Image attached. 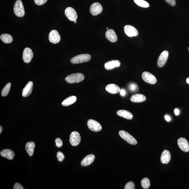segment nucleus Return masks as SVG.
<instances>
[{
    "instance_id": "f03ea898",
    "label": "nucleus",
    "mask_w": 189,
    "mask_h": 189,
    "mask_svg": "<svg viewBox=\"0 0 189 189\" xmlns=\"http://www.w3.org/2000/svg\"><path fill=\"white\" fill-rule=\"evenodd\" d=\"M91 55L89 54H81L75 56L71 59L72 64H76L88 62L91 60Z\"/></svg>"
},
{
    "instance_id": "dca6fc26",
    "label": "nucleus",
    "mask_w": 189,
    "mask_h": 189,
    "mask_svg": "<svg viewBox=\"0 0 189 189\" xmlns=\"http://www.w3.org/2000/svg\"><path fill=\"white\" fill-rule=\"evenodd\" d=\"M33 88V83L29 81L24 88L22 92V96L24 97H28L31 94Z\"/></svg>"
},
{
    "instance_id": "6e6552de",
    "label": "nucleus",
    "mask_w": 189,
    "mask_h": 189,
    "mask_svg": "<svg viewBox=\"0 0 189 189\" xmlns=\"http://www.w3.org/2000/svg\"><path fill=\"white\" fill-rule=\"evenodd\" d=\"M65 14L68 19L71 21H74L78 18V15L75 10L70 7L66 8Z\"/></svg>"
},
{
    "instance_id": "37998d69",
    "label": "nucleus",
    "mask_w": 189,
    "mask_h": 189,
    "mask_svg": "<svg viewBox=\"0 0 189 189\" xmlns=\"http://www.w3.org/2000/svg\"><path fill=\"white\" fill-rule=\"evenodd\" d=\"M107 29H108V28H107Z\"/></svg>"
},
{
    "instance_id": "9d476101",
    "label": "nucleus",
    "mask_w": 189,
    "mask_h": 189,
    "mask_svg": "<svg viewBox=\"0 0 189 189\" xmlns=\"http://www.w3.org/2000/svg\"><path fill=\"white\" fill-rule=\"evenodd\" d=\"M124 31L126 35L130 37L137 36L138 34L136 28L130 25H127L124 26Z\"/></svg>"
},
{
    "instance_id": "7ed1b4c3",
    "label": "nucleus",
    "mask_w": 189,
    "mask_h": 189,
    "mask_svg": "<svg viewBox=\"0 0 189 189\" xmlns=\"http://www.w3.org/2000/svg\"><path fill=\"white\" fill-rule=\"evenodd\" d=\"M14 12L16 16L21 17L24 16L25 11L23 3L21 0H17L15 4Z\"/></svg>"
},
{
    "instance_id": "cd10ccee",
    "label": "nucleus",
    "mask_w": 189,
    "mask_h": 189,
    "mask_svg": "<svg viewBox=\"0 0 189 189\" xmlns=\"http://www.w3.org/2000/svg\"><path fill=\"white\" fill-rule=\"evenodd\" d=\"M134 3L138 6L144 8L149 7V4L144 0H134Z\"/></svg>"
},
{
    "instance_id": "a211bd4d",
    "label": "nucleus",
    "mask_w": 189,
    "mask_h": 189,
    "mask_svg": "<svg viewBox=\"0 0 189 189\" xmlns=\"http://www.w3.org/2000/svg\"><path fill=\"white\" fill-rule=\"evenodd\" d=\"M95 159V156L93 154L88 155L82 160L81 163L82 166L89 165L93 163Z\"/></svg>"
},
{
    "instance_id": "72a5a7b5",
    "label": "nucleus",
    "mask_w": 189,
    "mask_h": 189,
    "mask_svg": "<svg viewBox=\"0 0 189 189\" xmlns=\"http://www.w3.org/2000/svg\"><path fill=\"white\" fill-rule=\"evenodd\" d=\"M47 1L48 0H34V1L37 5L42 6L46 3Z\"/></svg>"
},
{
    "instance_id": "c756f323",
    "label": "nucleus",
    "mask_w": 189,
    "mask_h": 189,
    "mask_svg": "<svg viewBox=\"0 0 189 189\" xmlns=\"http://www.w3.org/2000/svg\"><path fill=\"white\" fill-rule=\"evenodd\" d=\"M125 189H135V184L132 181H130L126 184L125 185Z\"/></svg>"
},
{
    "instance_id": "ea45409f",
    "label": "nucleus",
    "mask_w": 189,
    "mask_h": 189,
    "mask_svg": "<svg viewBox=\"0 0 189 189\" xmlns=\"http://www.w3.org/2000/svg\"><path fill=\"white\" fill-rule=\"evenodd\" d=\"M2 127L1 126H0V134H1V132L2 131Z\"/></svg>"
},
{
    "instance_id": "e433bc0d",
    "label": "nucleus",
    "mask_w": 189,
    "mask_h": 189,
    "mask_svg": "<svg viewBox=\"0 0 189 189\" xmlns=\"http://www.w3.org/2000/svg\"><path fill=\"white\" fill-rule=\"evenodd\" d=\"M165 120L167 121L168 122L170 121L171 120V118H170V117L169 116L167 115L165 116Z\"/></svg>"
},
{
    "instance_id": "7c9ffc66",
    "label": "nucleus",
    "mask_w": 189,
    "mask_h": 189,
    "mask_svg": "<svg viewBox=\"0 0 189 189\" xmlns=\"http://www.w3.org/2000/svg\"><path fill=\"white\" fill-rule=\"evenodd\" d=\"M57 158L59 161H62L64 158V156L62 152L59 151L57 154Z\"/></svg>"
},
{
    "instance_id": "4be33fe9",
    "label": "nucleus",
    "mask_w": 189,
    "mask_h": 189,
    "mask_svg": "<svg viewBox=\"0 0 189 189\" xmlns=\"http://www.w3.org/2000/svg\"><path fill=\"white\" fill-rule=\"evenodd\" d=\"M117 114L120 117L127 119V120H131L133 117L132 114L130 112L126 110H118L117 112Z\"/></svg>"
},
{
    "instance_id": "393cba45",
    "label": "nucleus",
    "mask_w": 189,
    "mask_h": 189,
    "mask_svg": "<svg viewBox=\"0 0 189 189\" xmlns=\"http://www.w3.org/2000/svg\"><path fill=\"white\" fill-rule=\"evenodd\" d=\"M35 147V144L33 142H30L27 143L25 146V148L27 152L30 156H33Z\"/></svg>"
},
{
    "instance_id": "2f4dec72",
    "label": "nucleus",
    "mask_w": 189,
    "mask_h": 189,
    "mask_svg": "<svg viewBox=\"0 0 189 189\" xmlns=\"http://www.w3.org/2000/svg\"><path fill=\"white\" fill-rule=\"evenodd\" d=\"M129 88L131 91H134L137 89L138 86L135 83H131L129 85Z\"/></svg>"
},
{
    "instance_id": "a878e982",
    "label": "nucleus",
    "mask_w": 189,
    "mask_h": 189,
    "mask_svg": "<svg viewBox=\"0 0 189 189\" xmlns=\"http://www.w3.org/2000/svg\"><path fill=\"white\" fill-rule=\"evenodd\" d=\"M0 38L3 42L6 44L11 43L13 40L12 36L8 34H2L1 35Z\"/></svg>"
},
{
    "instance_id": "2eb2a0df",
    "label": "nucleus",
    "mask_w": 189,
    "mask_h": 189,
    "mask_svg": "<svg viewBox=\"0 0 189 189\" xmlns=\"http://www.w3.org/2000/svg\"><path fill=\"white\" fill-rule=\"evenodd\" d=\"M120 61L118 60H113L105 63V68L107 70H111L120 67Z\"/></svg>"
},
{
    "instance_id": "58836bf2",
    "label": "nucleus",
    "mask_w": 189,
    "mask_h": 189,
    "mask_svg": "<svg viewBox=\"0 0 189 189\" xmlns=\"http://www.w3.org/2000/svg\"><path fill=\"white\" fill-rule=\"evenodd\" d=\"M120 94L122 95V96H124L125 94V92L123 89H122L120 90Z\"/></svg>"
},
{
    "instance_id": "423d86ee",
    "label": "nucleus",
    "mask_w": 189,
    "mask_h": 189,
    "mask_svg": "<svg viewBox=\"0 0 189 189\" xmlns=\"http://www.w3.org/2000/svg\"><path fill=\"white\" fill-rule=\"evenodd\" d=\"M81 137L79 132H73L70 136L69 142L73 146H78L81 142Z\"/></svg>"
},
{
    "instance_id": "f8f14e48",
    "label": "nucleus",
    "mask_w": 189,
    "mask_h": 189,
    "mask_svg": "<svg viewBox=\"0 0 189 189\" xmlns=\"http://www.w3.org/2000/svg\"><path fill=\"white\" fill-rule=\"evenodd\" d=\"M60 36L59 32L56 30H52L49 35V40L53 44H57L60 42Z\"/></svg>"
},
{
    "instance_id": "f257e3e1",
    "label": "nucleus",
    "mask_w": 189,
    "mask_h": 189,
    "mask_svg": "<svg viewBox=\"0 0 189 189\" xmlns=\"http://www.w3.org/2000/svg\"><path fill=\"white\" fill-rule=\"evenodd\" d=\"M84 79V75L81 73H76L69 75L65 78V80L69 83H78L83 81Z\"/></svg>"
},
{
    "instance_id": "1a4fd4ad",
    "label": "nucleus",
    "mask_w": 189,
    "mask_h": 189,
    "mask_svg": "<svg viewBox=\"0 0 189 189\" xmlns=\"http://www.w3.org/2000/svg\"><path fill=\"white\" fill-rule=\"evenodd\" d=\"M90 10L92 15L96 16L101 13L103 11V7L100 3H95L91 5Z\"/></svg>"
},
{
    "instance_id": "bb28decb",
    "label": "nucleus",
    "mask_w": 189,
    "mask_h": 189,
    "mask_svg": "<svg viewBox=\"0 0 189 189\" xmlns=\"http://www.w3.org/2000/svg\"><path fill=\"white\" fill-rule=\"evenodd\" d=\"M141 184L142 188L147 189L150 186V182L149 179L145 178L143 179L141 182Z\"/></svg>"
},
{
    "instance_id": "20e7f679",
    "label": "nucleus",
    "mask_w": 189,
    "mask_h": 189,
    "mask_svg": "<svg viewBox=\"0 0 189 189\" xmlns=\"http://www.w3.org/2000/svg\"><path fill=\"white\" fill-rule=\"evenodd\" d=\"M119 134L121 137L129 144L132 145H135L137 144V141L134 137L125 131H120L119 132Z\"/></svg>"
},
{
    "instance_id": "a19ab883",
    "label": "nucleus",
    "mask_w": 189,
    "mask_h": 189,
    "mask_svg": "<svg viewBox=\"0 0 189 189\" xmlns=\"http://www.w3.org/2000/svg\"><path fill=\"white\" fill-rule=\"evenodd\" d=\"M186 82L188 84H189V78H187L186 79Z\"/></svg>"
},
{
    "instance_id": "b1692460",
    "label": "nucleus",
    "mask_w": 189,
    "mask_h": 189,
    "mask_svg": "<svg viewBox=\"0 0 189 189\" xmlns=\"http://www.w3.org/2000/svg\"><path fill=\"white\" fill-rule=\"evenodd\" d=\"M76 97L75 96H72L68 97L62 102V105L63 106L67 107L69 106L74 103L76 101Z\"/></svg>"
},
{
    "instance_id": "9b49d317",
    "label": "nucleus",
    "mask_w": 189,
    "mask_h": 189,
    "mask_svg": "<svg viewBox=\"0 0 189 189\" xmlns=\"http://www.w3.org/2000/svg\"><path fill=\"white\" fill-rule=\"evenodd\" d=\"M168 52L167 51H164L161 53L158 58L157 65L159 67H162L165 64L168 57Z\"/></svg>"
},
{
    "instance_id": "5701e85b",
    "label": "nucleus",
    "mask_w": 189,
    "mask_h": 189,
    "mask_svg": "<svg viewBox=\"0 0 189 189\" xmlns=\"http://www.w3.org/2000/svg\"><path fill=\"white\" fill-rule=\"evenodd\" d=\"M146 98L142 94H136L132 95L130 98L131 101L134 103H140L145 101Z\"/></svg>"
},
{
    "instance_id": "79ce46f5",
    "label": "nucleus",
    "mask_w": 189,
    "mask_h": 189,
    "mask_svg": "<svg viewBox=\"0 0 189 189\" xmlns=\"http://www.w3.org/2000/svg\"><path fill=\"white\" fill-rule=\"evenodd\" d=\"M76 22H77V21H76V20H75V21H74V23H76Z\"/></svg>"
},
{
    "instance_id": "39448f33",
    "label": "nucleus",
    "mask_w": 189,
    "mask_h": 189,
    "mask_svg": "<svg viewBox=\"0 0 189 189\" xmlns=\"http://www.w3.org/2000/svg\"><path fill=\"white\" fill-rule=\"evenodd\" d=\"M142 78L144 81L150 84H155L157 82V80L155 76L147 71H144L143 73Z\"/></svg>"
},
{
    "instance_id": "f704fd0d",
    "label": "nucleus",
    "mask_w": 189,
    "mask_h": 189,
    "mask_svg": "<svg viewBox=\"0 0 189 189\" xmlns=\"http://www.w3.org/2000/svg\"><path fill=\"white\" fill-rule=\"evenodd\" d=\"M166 2L172 6H174L176 5L175 0H165Z\"/></svg>"
},
{
    "instance_id": "4c0bfd02",
    "label": "nucleus",
    "mask_w": 189,
    "mask_h": 189,
    "mask_svg": "<svg viewBox=\"0 0 189 189\" xmlns=\"http://www.w3.org/2000/svg\"><path fill=\"white\" fill-rule=\"evenodd\" d=\"M175 115L178 116L179 114V110L178 109H175L174 110Z\"/></svg>"
},
{
    "instance_id": "f3484780",
    "label": "nucleus",
    "mask_w": 189,
    "mask_h": 189,
    "mask_svg": "<svg viewBox=\"0 0 189 189\" xmlns=\"http://www.w3.org/2000/svg\"><path fill=\"white\" fill-rule=\"evenodd\" d=\"M107 39L112 42H115L117 40V37L114 30L112 29L108 30L105 33Z\"/></svg>"
},
{
    "instance_id": "473e14b6",
    "label": "nucleus",
    "mask_w": 189,
    "mask_h": 189,
    "mask_svg": "<svg viewBox=\"0 0 189 189\" xmlns=\"http://www.w3.org/2000/svg\"><path fill=\"white\" fill-rule=\"evenodd\" d=\"M56 145L57 147H61L63 145V142L62 140L60 138H57L55 140Z\"/></svg>"
},
{
    "instance_id": "c03bdc74",
    "label": "nucleus",
    "mask_w": 189,
    "mask_h": 189,
    "mask_svg": "<svg viewBox=\"0 0 189 189\" xmlns=\"http://www.w3.org/2000/svg\"><path fill=\"white\" fill-rule=\"evenodd\" d=\"M188 51H189V48L188 49Z\"/></svg>"
},
{
    "instance_id": "4468645a",
    "label": "nucleus",
    "mask_w": 189,
    "mask_h": 189,
    "mask_svg": "<svg viewBox=\"0 0 189 189\" xmlns=\"http://www.w3.org/2000/svg\"><path fill=\"white\" fill-rule=\"evenodd\" d=\"M33 53L29 48L27 47L24 49L23 53L24 62L26 63L30 62L33 58Z\"/></svg>"
},
{
    "instance_id": "aec40b11",
    "label": "nucleus",
    "mask_w": 189,
    "mask_h": 189,
    "mask_svg": "<svg viewBox=\"0 0 189 189\" xmlns=\"http://www.w3.org/2000/svg\"><path fill=\"white\" fill-rule=\"evenodd\" d=\"M105 89L107 92L112 94H116L120 91V87L114 84H110L107 85Z\"/></svg>"
},
{
    "instance_id": "c85d7f7f",
    "label": "nucleus",
    "mask_w": 189,
    "mask_h": 189,
    "mask_svg": "<svg viewBox=\"0 0 189 189\" xmlns=\"http://www.w3.org/2000/svg\"><path fill=\"white\" fill-rule=\"evenodd\" d=\"M11 86V83L10 82L6 84L1 92V95L2 96L5 97L7 96L9 92Z\"/></svg>"
},
{
    "instance_id": "ddd939ff",
    "label": "nucleus",
    "mask_w": 189,
    "mask_h": 189,
    "mask_svg": "<svg viewBox=\"0 0 189 189\" xmlns=\"http://www.w3.org/2000/svg\"><path fill=\"white\" fill-rule=\"evenodd\" d=\"M179 147L182 151L184 152H188L189 151V144L188 141L185 138H181L178 140Z\"/></svg>"
},
{
    "instance_id": "412c9836",
    "label": "nucleus",
    "mask_w": 189,
    "mask_h": 189,
    "mask_svg": "<svg viewBox=\"0 0 189 189\" xmlns=\"http://www.w3.org/2000/svg\"><path fill=\"white\" fill-rule=\"evenodd\" d=\"M1 156L7 158L8 159L12 160L13 159L15 156V154L13 151L9 149L3 150L1 152Z\"/></svg>"
},
{
    "instance_id": "0eeeda50",
    "label": "nucleus",
    "mask_w": 189,
    "mask_h": 189,
    "mask_svg": "<svg viewBox=\"0 0 189 189\" xmlns=\"http://www.w3.org/2000/svg\"><path fill=\"white\" fill-rule=\"evenodd\" d=\"M87 126L88 128L93 132H100L102 129L101 125L98 122L91 119L88 121Z\"/></svg>"
},
{
    "instance_id": "c9c22d12",
    "label": "nucleus",
    "mask_w": 189,
    "mask_h": 189,
    "mask_svg": "<svg viewBox=\"0 0 189 189\" xmlns=\"http://www.w3.org/2000/svg\"><path fill=\"white\" fill-rule=\"evenodd\" d=\"M14 189H24L23 187L21 184L19 183H16L15 184L14 186Z\"/></svg>"
},
{
    "instance_id": "6ab92c4d",
    "label": "nucleus",
    "mask_w": 189,
    "mask_h": 189,
    "mask_svg": "<svg viewBox=\"0 0 189 189\" xmlns=\"http://www.w3.org/2000/svg\"><path fill=\"white\" fill-rule=\"evenodd\" d=\"M171 159V155L169 151L165 150L162 153L161 158V162L163 164H167Z\"/></svg>"
}]
</instances>
